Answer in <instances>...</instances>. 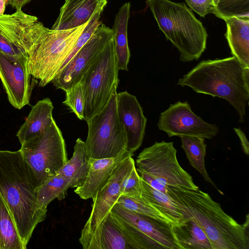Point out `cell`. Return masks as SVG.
<instances>
[{"instance_id":"25","label":"cell","mask_w":249,"mask_h":249,"mask_svg":"<svg viewBox=\"0 0 249 249\" xmlns=\"http://www.w3.org/2000/svg\"><path fill=\"white\" fill-rule=\"evenodd\" d=\"M89 167L90 159L86 150L85 142L78 138L75 141L72 157L68 160L57 174L71 178L73 188H76L84 182Z\"/></svg>"},{"instance_id":"8","label":"cell","mask_w":249,"mask_h":249,"mask_svg":"<svg viewBox=\"0 0 249 249\" xmlns=\"http://www.w3.org/2000/svg\"><path fill=\"white\" fill-rule=\"evenodd\" d=\"M117 93L115 90L106 107L87 121L85 145L89 159L115 157L127 151L126 133L117 111Z\"/></svg>"},{"instance_id":"1","label":"cell","mask_w":249,"mask_h":249,"mask_svg":"<svg viewBox=\"0 0 249 249\" xmlns=\"http://www.w3.org/2000/svg\"><path fill=\"white\" fill-rule=\"evenodd\" d=\"M36 178L20 150H0V194L12 215L25 249L47 211L37 202Z\"/></svg>"},{"instance_id":"18","label":"cell","mask_w":249,"mask_h":249,"mask_svg":"<svg viewBox=\"0 0 249 249\" xmlns=\"http://www.w3.org/2000/svg\"><path fill=\"white\" fill-rule=\"evenodd\" d=\"M107 0H65L52 30H66L87 23L95 11Z\"/></svg>"},{"instance_id":"32","label":"cell","mask_w":249,"mask_h":249,"mask_svg":"<svg viewBox=\"0 0 249 249\" xmlns=\"http://www.w3.org/2000/svg\"><path fill=\"white\" fill-rule=\"evenodd\" d=\"M142 194L141 178L135 165L123 182L121 196L139 197Z\"/></svg>"},{"instance_id":"21","label":"cell","mask_w":249,"mask_h":249,"mask_svg":"<svg viewBox=\"0 0 249 249\" xmlns=\"http://www.w3.org/2000/svg\"><path fill=\"white\" fill-rule=\"evenodd\" d=\"M53 103L49 98L38 101L33 106L24 123L17 133L20 144L43 132L54 120Z\"/></svg>"},{"instance_id":"10","label":"cell","mask_w":249,"mask_h":249,"mask_svg":"<svg viewBox=\"0 0 249 249\" xmlns=\"http://www.w3.org/2000/svg\"><path fill=\"white\" fill-rule=\"evenodd\" d=\"M136 169L166 186L198 189L192 176L179 164L173 142H156L143 149L137 157Z\"/></svg>"},{"instance_id":"26","label":"cell","mask_w":249,"mask_h":249,"mask_svg":"<svg viewBox=\"0 0 249 249\" xmlns=\"http://www.w3.org/2000/svg\"><path fill=\"white\" fill-rule=\"evenodd\" d=\"M181 147L184 150L190 164L203 177L204 179L213 185L220 194L223 193L216 187L210 178L205 165L207 145L205 139L194 136H180Z\"/></svg>"},{"instance_id":"35","label":"cell","mask_w":249,"mask_h":249,"mask_svg":"<svg viewBox=\"0 0 249 249\" xmlns=\"http://www.w3.org/2000/svg\"><path fill=\"white\" fill-rule=\"evenodd\" d=\"M137 171L140 177L151 187L168 195L167 190L165 185L148 174L141 171L137 170Z\"/></svg>"},{"instance_id":"6","label":"cell","mask_w":249,"mask_h":249,"mask_svg":"<svg viewBox=\"0 0 249 249\" xmlns=\"http://www.w3.org/2000/svg\"><path fill=\"white\" fill-rule=\"evenodd\" d=\"M110 213L132 249H180L170 223L129 211L117 203Z\"/></svg>"},{"instance_id":"12","label":"cell","mask_w":249,"mask_h":249,"mask_svg":"<svg viewBox=\"0 0 249 249\" xmlns=\"http://www.w3.org/2000/svg\"><path fill=\"white\" fill-rule=\"evenodd\" d=\"M157 125L169 137L194 136L212 139L219 132L216 124L204 121L194 113L187 101L170 105L160 113Z\"/></svg>"},{"instance_id":"14","label":"cell","mask_w":249,"mask_h":249,"mask_svg":"<svg viewBox=\"0 0 249 249\" xmlns=\"http://www.w3.org/2000/svg\"><path fill=\"white\" fill-rule=\"evenodd\" d=\"M48 30L37 17L21 10L0 15V32L28 57Z\"/></svg>"},{"instance_id":"16","label":"cell","mask_w":249,"mask_h":249,"mask_svg":"<svg viewBox=\"0 0 249 249\" xmlns=\"http://www.w3.org/2000/svg\"><path fill=\"white\" fill-rule=\"evenodd\" d=\"M117 111L127 137V150L133 153L141 146L147 119L135 96L126 91L116 96Z\"/></svg>"},{"instance_id":"31","label":"cell","mask_w":249,"mask_h":249,"mask_svg":"<svg viewBox=\"0 0 249 249\" xmlns=\"http://www.w3.org/2000/svg\"><path fill=\"white\" fill-rule=\"evenodd\" d=\"M66 98L63 104L67 106L77 118H84V100L82 84L79 81L65 91Z\"/></svg>"},{"instance_id":"2","label":"cell","mask_w":249,"mask_h":249,"mask_svg":"<svg viewBox=\"0 0 249 249\" xmlns=\"http://www.w3.org/2000/svg\"><path fill=\"white\" fill-rule=\"evenodd\" d=\"M168 195L194 218L207 235L212 249H249V215L243 224L199 189L166 186Z\"/></svg>"},{"instance_id":"15","label":"cell","mask_w":249,"mask_h":249,"mask_svg":"<svg viewBox=\"0 0 249 249\" xmlns=\"http://www.w3.org/2000/svg\"><path fill=\"white\" fill-rule=\"evenodd\" d=\"M28 58L8 56L0 52V79L9 102L18 109L28 105L31 97Z\"/></svg>"},{"instance_id":"17","label":"cell","mask_w":249,"mask_h":249,"mask_svg":"<svg viewBox=\"0 0 249 249\" xmlns=\"http://www.w3.org/2000/svg\"><path fill=\"white\" fill-rule=\"evenodd\" d=\"M133 155L128 151L116 157L100 159H90V167L83 184L74 192L83 199H93L97 193L108 182L118 165Z\"/></svg>"},{"instance_id":"28","label":"cell","mask_w":249,"mask_h":249,"mask_svg":"<svg viewBox=\"0 0 249 249\" xmlns=\"http://www.w3.org/2000/svg\"><path fill=\"white\" fill-rule=\"evenodd\" d=\"M0 249H25L12 215L0 194Z\"/></svg>"},{"instance_id":"3","label":"cell","mask_w":249,"mask_h":249,"mask_svg":"<svg viewBox=\"0 0 249 249\" xmlns=\"http://www.w3.org/2000/svg\"><path fill=\"white\" fill-rule=\"evenodd\" d=\"M178 84L227 100L236 110L239 122H244L249 101V68L235 57L204 60L179 78Z\"/></svg>"},{"instance_id":"23","label":"cell","mask_w":249,"mask_h":249,"mask_svg":"<svg viewBox=\"0 0 249 249\" xmlns=\"http://www.w3.org/2000/svg\"><path fill=\"white\" fill-rule=\"evenodd\" d=\"M171 230L180 249H212L207 235L192 217L172 226Z\"/></svg>"},{"instance_id":"34","label":"cell","mask_w":249,"mask_h":249,"mask_svg":"<svg viewBox=\"0 0 249 249\" xmlns=\"http://www.w3.org/2000/svg\"><path fill=\"white\" fill-rule=\"evenodd\" d=\"M0 52L6 55L13 57H18L22 55L27 56L11 43L0 32Z\"/></svg>"},{"instance_id":"29","label":"cell","mask_w":249,"mask_h":249,"mask_svg":"<svg viewBox=\"0 0 249 249\" xmlns=\"http://www.w3.org/2000/svg\"><path fill=\"white\" fill-rule=\"evenodd\" d=\"M213 14L219 18H249V0H213Z\"/></svg>"},{"instance_id":"19","label":"cell","mask_w":249,"mask_h":249,"mask_svg":"<svg viewBox=\"0 0 249 249\" xmlns=\"http://www.w3.org/2000/svg\"><path fill=\"white\" fill-rule=\"evenodd\" d=\"M227 26L225 34L232 55L249 68V18L235 17L222 18Z\"/></svg>"},{"instance_id":"24","label":"cell","mask_w":249,"mask_h":249,"mask_svg":"<svg viewBox=\"0 0 249 249\" xmlns=\"http://www.w3.org/2000/svg\"><path fill=\"white\" fill-rule=\"evenodd\" d=\"M87 249H132L109 213L89 242Z\"/></svg>"},{"instance_id":"22","label":"cell","mask_w":249,"mask_h":249,"mask_svg":"<svg viewBox=\"0 0 249 249\" xmlns=\"http://www.w3.org/2000/svg\"><path fill=\"white\" fill-rule=\"evenodd\" d=\"M130 3L125 2L116 14L113 28V39L117 65L119 70L128 71L130 57L127 41V25L130 18Z\"/></svg>"},{"instance_id":"20","label":"cell","mask_w":249,"mask_h":249,"mask_svg":"<svg viewBox=\"0 0 249 249\" xmlns=\"http://www.w3.org/2000/svg\"><path fill=\"white\" fill-rule=\"evenodd\" d=\"M141 182L142 198L172 226L181 224L190 217L187 212L168 195L153 189L141 178Z\"/></svg>"},{"instance_id":"9","label":"cell","mask_w":249,"mask_h":249,"mask_svg":"<svg viewBox=\"0 0 249 249\" xmlns=\"http://www.w3.org/2000/svg\"><path fill=\"white\" fill-rule=\"evenodd\" d=\"M21 145L19 150L38 187L56 175L68 160L64 139L54 120L43 132Z\"/></svg>"},{"instance_id":"4","label":"cell","mask_w":249,"mask_h":249,"mask_svg":"<svg viewBox=\"0 0 249 249\" xmlns=\"http://www.w3.org/2000/svg\"><path fill=\"white\" fill-rule=\"evenodd\" d=\"M159 29L178 50L179 59L198 60L206 48L207 32L191 9L170 0H146Z\"/></svg>"},{"instance_id":"30","label":"cell","mask_w":249,"mask_h":249,"mask_svg":"<svg viewBox=\"0 0 249 249\" xmlns=\"http://www.w3.org/2000/svg\"><path fill=\"white\" fill-rule=\"evenodd\" d=\"M117 203L121 205L124 208L136 213L170 223L161 214L149 205L142 197H135L120 196L117 201Z\"/></svg>"},{"instance_id":"38","label":"cell","mask_w":249,"mask_h":249,"mask_svg":"<svg viewBox=\"0 0 249 249\" xmlns=\"http://www.w3.org/2000/svg\"><path fill=\"white\" fill-rule=\"evenodd\" d=\"M9 4V0H0V15L4 14L6 6Z\"/></svg>"},{"instance_id":"36","label":"cell","mask_w":249,"mask_h":249,"mask_svg":"<svg viewBox=\"0 0 249 249\" xmlns=\"http://www.w3.org/2000/svg\"><path fill=\"white\" fill-rule=\"evenodd\" d=\"M234 131L238 136L244 153L248 156L249 154V142L245 133L239 128H234Z\"/></svg>"},{"instance_id":"11","label":"cell","mask_w":249,"mask_h":249,"mask_svg":"<svg viewBox=\"0 0 249 249\" xmlns=\"http://www.w3.org/2000/svg\"><path fill=\"white\" fill-rule=\"evenodd\" d=\"M132 156L133 155L128 156L118 165L108 182L92 199L90 215L79 238L84 249H87L92 237L121 195L123 182L135 166Z\"/></svg>"},{"instance_id":"37","label":"cell","mask_w":249,"mask_h":249,"mask_svg":"<svg viewBox=\"0 0 249 249\" xmlns=\"http://www.w3.org/2000/svg\"><path fill=\"white\" fill-rule=\"evenodd\" d=\"M32 0H9V4L16 10H21V8Z\"/></svg>"},{"instance_id":"27","label":"cell","mask_w":249,"mask_h":249,"mask_svg":"<svg viewBox=\"0 0 249 249\" xmlns=\"http://www.w3.org/2000/svg\"><path fill=\"white\" fill-rule=\"evenodd\" d=\"M71 178L61 174H56L49 178L37 190V199L40 208L47 211L48 204L57 198L61 200L65 198L67 190L73 188Z\"/></svg>"},{"instance_id":"33","label":"cell","mask_w":249,"mask_h":249,"mask_svg":"<svg viewBox=\"0 0 249 249\" xmlns=\"http://www.w3.org/2000/svg\"><path fill=\"white\" fill-rule=\"evenodd\" d=\"M191 9L200 17H205L208 14H213L214 7L213 0H185Z\"/></svg>"},{"instance_id":"5","label":"cell","mask_w":249,"mask_h":249,"mask_svg":"<svg viewBox=\"0 0 249 249\" xmlns=\"http://www.w3.org/2000/svg\"><path fill=\"white\" fill-rule=\"evenodd\" d=\"M113 37L89 65L80 80L84 100L86 122L108 104L119 83Z\"/></svg>"},{"instance_id":"13","label":"cell","mask_w":249,"mask_h":249,"mask_svg":"<svg viewBox=\"0 0 249 249\" xmlns=\"http://www.w3.org/2000/svg\"><path fill=\"white\" fill-rule=\"evenodd\" d=\"M112 37V29L103 23L99 25L88 42L55 75L51 82L53 86L65 91L79 82L91 63Z\"/></svg>"},{"instance_id":"7","label":"cell","mask_w":249,"mask_h":249,"mask_svg":"<svg viewBox=\"0 0 249 249\" xmlns=\"http://www.w3.org/2000/svg\"><path fill=\"white\" fill-rule=\"evenodd\" d=\"M88 22L66 30L49 29L28 58L29 73L39 81L40 87L52 82Z\"/></svg>"}]
</instances>
